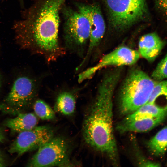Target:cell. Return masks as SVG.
I'll return each instance as SVG.
<instances>
[{
  "mask_svg": "<svg viewBox=\"0 0 167 167\" xmlns=\"http://www.w3.org/2000/svg\"><path fill=\"white\" fill-rule=\"evenodd\" d=\"M151 76L152 79L157 81L167 78V54L158 63Z\"/></svg>",
  "mask_w": 167,
  "mask_h": 167,
  "instance_id": "obj_19",
  "label": "cell"
},
{
  "mask_svg": "<svg viewBox=\"0 0 167 167\" xmlns=\"http://www.w3.org/2000/svg\"><path fill=\"white\" fill-rule=\"evenodd\" d=\"M68 151V144L64 139L53 137L38 148L27 166L48 167L64 165L67 161Z\"/></svg>",
  "mask_w": 167,
  "mask_h": 167,
  "instance_id": "obj_7",
  "label": "cell"
},
{
  "mask_svg": "<svg viewBox=\"0 0 167 167\" xmlns=\"http://www.w3.org/2000/svg\"><path fill=\"white\" fill-rule=\"evenodd\" d=\"M20 7L23 9L24 8V0H18Z\"/></svg>",
  "mask_w": 167,
  "mask_h": 167,
  "instance_id": "obj_22",
  "label": "cell"
},
{
  "mask_svg": "<svg viewBox=\"0 0 167 167\" xmlns=\"http://www.w3.org/2000/svg\"><path fill=\"white\" fill-rule=\"evenodd\" d=\"M3 133V131H2L0 128V134L2 133Z\"/></svg>",
  "mask_w": 167,
  "mask_h": 167,
  "instance_id": "obj_24",
  "label": "cell"
},
{
  "mask_svg": "<svg viewBox=\"0 0 167 167\" xmlns=\"http://www.w3.org/2000/svg\"><path fill=\"white\" fill-rule=\"evenodd\" d=\"M164 45V42L155 32L145 34L140 39L139 42V52L148 61L155 60Z\"/></svg>",
  "mask_w": 167,
  "mask_h": 167,
  "instance_id": "obj_11",
  "label": "cell"
},
{
  "mask_svg": "<svg viewBox=\"0 0 167 167\" xmlns=\"http://www.w3.org/2000/svg\"><path fill=\"white\" fill-rule=\"evenodd\" d=\"M33 109L35 115L42 120H51L55 117L54 111L42 100L38 99L35 101Z\"/></svg>",
  "mask_w": 167,
  "mask_h": 167,
  "instance_id": "obj_18",
  "label": "cell"
},
{
  "mask_svg": "<svg viewBox=\"0 0 167 167\" xmlns=\"http://www.w3.org/2000/svg\"><path fill=\"white\" fill-rule=\"evenodd\" d=\"M75 97L72 93L64 92L59 94L57 97L55 110L64 115H71L75 111Z\"/></svg>",
  "mask_w": 167,
  "mask_h": 167,
  "instance_id": "obj_16",
  "label": "cell"
},
{
  "mask_svg": "<svg viewBox=\"0 0 167 167\" xmlns=\"http://www.w3.org/2000/svg\"><path fill=\"white\" fill-rule=\"evenodd\" d=\"M2 86V77H1V75L0 71V90Z\"/></svg>",
  "mask_w": 167,
  "mask_h": 167,
  "instance_id": "obj_23",
  "label": "cell"
},
{
  "mask_svg": "<svg viewBox=\"0 0 167 167\" xmlns=\"http://www.w3.org/2000/svg\"><path fill=\"white\" fill-rule=\"evenodd\" d=\"M157 3L161 10L167 12V0H156Z\"/></svg>",
  "mask_w": 167,
  "mask_h": 167,
  "instance_id": "obj_20",
  "label": "cell"
},
{
  "mask_svg": "<svg viewBox=\"0 0 167 167\" xmlns=\"http://www.w3.org/2000/svg\"><path fill=\"white\" fill-rule=\"evenodd\" d=\"M64 19L63 38L65 47L83 56L90 36V22L84 13L64 4L61 9Z\"/></svg>",
  "mask_w": 167,
  "mask_h": 167,
  "instance_id": "obj_4",
  "label": "cell"
},
{
  "mask_svg": "<svg viewBox=\"0 0 167 167\" xmlns=\"http://www.w3.org/2000/svg\"></svg>",
  "mask_w": 167,
  "mask_h": 167,
  "instance_id": "obj_25",
  "label": "cell"
},
{
  "mask_svg": "<svg viewBox=\"0 0 167 167\" xmlns=\"http://www.w3.org/2000/svg\"><path fill=\"white\" fill-rule=\"evenodd\" d=\"M147 103L167 109V80L157 82Z\"/></svg>",
  "mask_w": 167,
  "mask_h": 167,
  "instance_id": "obj_17",
  "label": "cell"
},
{
  "mask_svg": "<svg viewBox=\"0 0 167 167\" xmlns=\"http://www.w3.org/2000/svg\"><path fill=\"white\" fill-rule=\"evenodd\" d=\"M68 0H34L22 9L12 29L19 47L41 53L53 61L62 51L58 42L60 14Z\"/></svg>",
  "mask_w": 167,
  "mask_h": 167,
  "instance_id": "obj_1",
  "label": "cell"
},
{
  "mask_svg": "<svg viewBox=\"0 0 167 167\" xmlns=\"http://www.w3.org/2000/svg\"><path fill=\"white\" fill-rule=\"evenodd\" d=\"M37 91V85L34 80L27 76H19L14 82L3 102L0 104V110L12 115L21 113L33 102Z\"/></svg>",
  "mask_w": 167,
  "mask_h": 167,
  "instance_id": "obj_6",
  "label": "cell"
},
{
  "mask_svg": "<svg viewBox=\"0 0 167 167\" xmlns=\"http://www.w3.org/2000/svg\"><path fill=\"white\" fill-rule=\"evenodd\" d=\"M14 118L6 120L4 125L12 131L17 133L30 130L36 126L38 119L32 113H20Z\"/></svg>",
  "mask_w": 167,
  "mask_h": 167,
  "instance_id": "obj_13",
  "label": "cell"
},
{
  "mask_svg": "<svg viewBox=\"0 0 167 167\" xmlns=\"http://www.w3.org/2000/svg\"><path fill=\"white\" fill-rule=\"evenodd\" d=\"M54 136V131L46 126H37L19 133L11 145L9 152L19 156L25 152L38 148Z\"/></svg>",
  "mask_w": 167,
  "mask_h": 167,
  "instance_id": "obj_9",
  "label": "cell"
},
{
  "mask_svg": "<svg viewBox=\"0 0 167 167\" xmlns=\"http://www.w3.org/2000/svg\"><path fill=\"white\" fill-rule=\"evenodd\" d=\"M148 150L156 156L164 155L167 151V126L160 130L148 142Z\"/></svg>",
  "mask_w": 167,
  "mask_h": 167,
  "instance_id": "obj_15",
  "label": "cell"
},
{
  "mask_svg": "<svg viewBox=\"0 0 167 167\" xmlns=\"http://www.w3.org/2000/svg\"><path fill=\"white\" fill-rule=\"evenodd\" d=\"M163 115H167V109L160 108L153 104L147 103L133 112L126 115L122 120L129 121Z\"/></svg>",
  "mask_w": 167,
  "mask_h": 167,
  "instance_id": "obj_14",
  "label": "cell"
},
{
  "mask_svg": "<svg viewBox=\"0 0 167 167\" xmlns=\"http://www.w3.org/2000/svg\"><path fill=\"white\" fill-rule=\"evenodd\" d=\"M121 74V70L118 68L104 76L83 128L87 143L115 165L118 164L119 157L113 124V99Z\"/></svg>",
  "mask_w": 167,
  "mask_h": 167,
  "instance_id": "obj_2",
  "label": "cell"
},
{
  "mask_svg": "<svg viewBox=\"0 0 167 167\" xmlns=\"http://www.w3.org/2000/svg\"><path fill=\"white\" fill-rule=\"evenodd\" d=\"M167 115L145 118L129 121L122 120L117 129L120 132H144L148 131L161 124Z\"/></svg>",
  "mask_w": 167,
  "mask_h": 167,
  "instance_id": "obj_12",
  "label": "cell"
},
{
  "mask_svg": "<svg viewBox=\"0 0 167 167\" xmlns=\"http://www.w3.org/2000/svg\"><path fill=\"white\" fill-rule=\"evenodd\" d=\"M157 82L140 69L136 67L131 69L120 90V113L126 115L147 103Z\"/></svg>",
  "mask_w": 167,
  "mask_h": 167,
  "instance_id": "obj_3",
  "label": "cell"
},
{
  "mask_svg": "<svg viewBox=\"0 0 167 167\" xmlns=\"http://www.w3.org/2000/svg\"><path fill=\"white\" fill-rule=\"evenodd\" d=\"M109 23L114 29L122 31L143 19L148 13L146 0H103Z\"/></svg>",
  "mask_w": 167,
  "mask_h": 167,
  "instance_id": "obj_5",
  "label": "cell"
},
{
  "mask_svg": "<svg viewBox=\"0 0 167 167\" xmlns=\"http://www.w3.org/2000/svg\"><path fill=\"white\" fill-rule=\"evenodd\" d=\"M139 51L125 46H121L103 56L94 66L89 68L79 74V82L89 79L97 71L110 66L132 65L139 59Z\"/></svg>",
  "mask_w": 167,
  "mask_h": 167,
  "instance_id": "obj_8",
  "label": "cell"
},
{
  "mask_svg": "<svg viewBox=\"0 0 167 167\" xmlns=\"http://www.w3.org/2000/svg\"><path fill=\"white\" fill-rule=\"evenodd\" d=\"M75 5L77 10L87 16L90 27L89 46L84 60L78 66L80 68L103 38L105 32V24L100 8L97 4H86L76 2Z\"/></svg>",
  "mask_w": 167,
  "mask_h": 167,
  "instance_id": "obj_10",
  "label": "cell"
},
{
  "mask_svg": "<svg viewBox=\"0 0 167 167\" xmlns=\"http://www.w3.org/2000/svg\"><path fill=\"white\" fill-rule=\"evenodd\" d=\"M5 166L4 160L2 156L0 153V167H3Z\"/></svg>",
  "mask_w": 167,
  "mask_h": 167,
  "instance_id": "obj_21",
  "label": "cell"
}]
</instances>
